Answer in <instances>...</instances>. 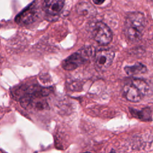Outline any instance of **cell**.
Returning a JSON list of instances; mask_svg holds the SVG:
<instances>
[{"mask_svg": "<svg viewBox=\"0 0 153 153\" xmlns=\"http://www.w3.org/2000/svg\"><path fill=\"white\" fill-rule=\"evenodd\" d=\"M85 153H90V152H85Z\"/></svg>", "mask_w": 153, "mask_h": 153, "instance_id": "12", "label": "cell"}, {"mask_svg": "<svg viewBox=\"0 0 153 153\" xmlns=\"http://www.w3.org/2000/svg\"><path fill=\"white\" fill-rule=\"evenodd\" d=\"M146 19L141 12H130L126 16L124 27H128L136 30L141 33L146 26Z\"/></svg>", "mask_w": 153, "mask_h": 153, "instance_id": "4", "label": "cell"}, {"mask_svg": "<svg viewBox=\"0 0 153 153\" xmlns=\"http://www.w3.org/2000/svg\"><path fill=\"white\" fill-rule=\"evenodd\" d=\"M65 0H44L42 8L48 16H57L63 8Z\"/></svg>", "mask_w": 153, "mask_h": 153, "instance_id": "7", "label": "cell"}, {"mask_svg": "<svg viewBox=\"0 0 153 153\" xmlns=\"http://www.w3.org/2000/svg\"><path fill=\"white\" fill-rule=\"evenodd\" d=\"M38 8L36 1H33L16 17L15 20L20 25H28L34 22L38 17Z\"/></svg>", "mask_w": 153, "mask_h": 153, "instance_id": "3", "label": "cell"}, {"mask_svg": "<svg viewBox=\"0 0 153 153\" xmlns=\"http://www.w3.org/2000/svg\"><path fill=\"white\" fill-rule=\"evenodd\" d=\"M115 53L111 50H101L95 54L94 62L96 66L100 70H105L112 64Z\"/></svg>", "mask_w": 153, "mask_h": 153, "instance_id": "5", "label": "cell"}, {"mask_svg": "<svg viewBox=\"0 0 153 153\" xmlns=\"http://www.w3.org/2000/svg\"><path fill=\"white\" fill-rule=\"evenodd\" d=\"M94 39L100 45H107L112 39V32L111 29L102 22H97L91 30Z\"/></svg>", "mask_w": 153, "mask_h": 153, "instance_id": "2", "label": "cell"}, {"mask_svg": "<svg viewBox=\"0 0 153 153\" xmlns=\"http://www.w3.org/2000/svg\"><path fill=\"white\" fill-rule=\"evenodd\" d=\"M125 72L130 76L145 74L147 68L145 65L141 63H136L132 66H126L124 68Z\"/></svg>", "mask_w": 153, "mask_h": 153, "instance_id": "9", "label": "cell"}, {"mask_svg": "<svg viewBox=\"0 0 153 153\" xmlns=\"http://www.w3.org/2000/svg\"><path fill=\"white\" fill-rule=\"evenodd\" d=\"M123 94L128 100L132 102H140L145 96L140 88L131 81L124 86Z\"/></svg>", "mask_w": 153, "mask_h": 153, "instance_id": "6", "label": "cell"}, {"mask_svg": "<svg viewBox=\"0 0 153 153\" xmlns=\"http://www.w3.org/2000/svg\"><path fill=\"white\" fill-rule=\"evenodd\" d=\"M148 1H152V0H148Z\"/></svg>", "mask_w": 153, "mask_h": 153, "instance_id": "13", "label": "cell"}, {"mask_svg": "<svg viewBox=\"0 0 153 153\" xmlns=\"http://www.w3.org/2000/svg\"><path fill=\"white\" fill-rule=\"evenodd\" d=\"M94 50L91 47H84L74 53L62 63V68L67 71H72L86 63L93 56Z\"/></svg>", "mask_w": 153, "mask_h": 153, "instance_id": "1", "label": "cell"}, {"mask_svg": "<svg viewBox=\"0 0 153 153\" xmlns=\"http://www.w3.org/2000/svg\"><path fill=\"white\" fill-rule=\"evenodd\" d=\"M93 3L96 5H101L102 4L105 0H92Z\"/></svg>", "mask_w": 153, "mask_h": 153, "instance_id": "11", "label": "cell"}, {"mask_svg": "<svg viewBox=\"0 0 153 153\" xmlns=\"http://www.w3.org/2000/svg\"><path fill=\"white\" fill-rule=\"evenodd\" d=\"M76 13L81 16L91 17L96 14L97 10L96 8L88 2H81L76 6Z\"/></svg>", "mask_w": 153, "mask_h": 153, "instance_id": "8", "label": "cell"}, {"mask_svg": "<svg viewBox=\"0 0 153 153\" xmlns=\"http://www.w3.org/2000/svg\"><path fill=\"white\" fill-rule=\"evenodd\" d=\"M130 112L133 115L142 120L151 121L152 112L149 108H145L140 111H137L134 109H130Z\"/></svg>", "mask_w": 153, "mask_h": 153, "instance_id": "10", "label": "cell"}]
</instances>
